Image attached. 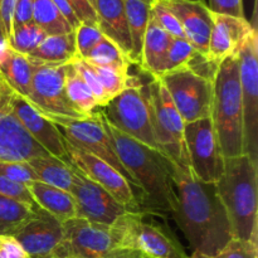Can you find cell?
I'll return each mask as SVG.
<instances>
[{
	"instance_id": "cell-1",
	"label": "cell",
	"mask_w": 258,
	"mask_h": 258,
	"mask_svg": "<svg viewBox=\"0 0 258 258\" xmlns=\"http://www.w3.org/2000/svg\"><path fill=\"white\" fill-rule=\"evenodd\" d=\"M170 173L176 199L173 217L193 253H218L233 237L216 183L198 180L190 169L173 161Z\"/></svg>"
},
{
	"instance_id": "cell-2",
	"label": "cell",
	"mask_w": 258,
	"mask_h": 258,
	"mask_svg": "<svg viewBox=\"0 0 258 258\" xmlns=\"http://www.w3.org/2000/svg\"><path fill=\"white\" fill-rule=\"evenodd\" d=\"M101 122L120 159L128 171L136 188L143 194L148 212L159 216H173L175 209V190L170 173V160L159 151L134 140L111 126L100 110Z\"/></svg>"
},
{
	"instance_id": "cell-3",
	"label": "cell",
	"mask_w": 258,
	"mask_h": 258,
	"mask_svg": "<svg viewBox=\"0 0 258 258\" xmlns=\"http://www.w3.org/2000/svg\"><path fill=\"white\" fill-rule=\"evenodd\" d=\"M216 186L233 239L257 244V161L247 154L224 159L223 174Z\"/></svg>"
},
{
	"instance_id": "cell-4",
	"label": "cell",
	"mask_w": 258,
	"mask_h": 258,
	"mask_svg": "<svg viewBox=\"0 0 258 258\" xmlns=\"http://www.w3.org/2000/svg\"><path fill=\"white\" fill-rule=\"evenodd\" d=\"M211 118L224 159L243 155V107L237 54L219 66L214 80Z\"/></svg>"
},
{
	"instance_id": "cell-5",
	"label": "cell",
	"mask_w": 258,
	"mask_h": 258,
	"mask_svg": "<svg viewBox=\"0 0 258 258\" xmlns=\"http://www.w3.org/2000/svg\"><path fill=\"white\" fill-rule=\"evenodd\" d=\"M64 239L58 258H146L134 249L121 248L112 226L73 218L63 223Z\"/></svg>"
},
{
	"instance_id": "cell-6",
	"label": "cell",
	"mask_w": 258,
	"mask_h": 258,
	"mask_svg": "<svg viewBox=\"0 0 258 258\" xmlns=\"http://www.w3.org/2000/svg\"><path fill=\"white\" fill-rule=\"evenodd\" d=\"M144 88L154 136L161 154L173 163L189 168L184 144L185 122L174 106L165 86L159 78H153L148 85L144 86Z\"/></svg>"
},
{
	"instance_id": "cell-7",
	"label": "cell",
	"mask_w": 258,
	"mask_h": 258,
	"mask_svg": "<svg viewBox=\"0 0 258 258\" xmlns=\"http://www.w3.org/2000/svg\"><path fill=\"white\" fill-rule=\"evenodd\" d=\"M111 226L121 248L134 249L149 258H186L185 251L165 227L145 221L144 212H126Z\"/></svg>"
},
{
	"instance_id": "cell-8",
	"label": "cell",
	"mask_w": 258,
	"mask_h": 258,
	"mask_svg": "<svg viewBox=\"0 0 258 258\" xmlns=\"http://www.w3.org/2000/svg\"><path fill=\"white\" fill-rule=\"evenodd\" d=\"M102 108L101 113L111 126L161 153L154 136L145 88L138 81L131 80L130 86Z\"/></svg>"
},
{
	"instance_id": "cell-9",
	"label": "cell",
	"mask_w": 258,
	"mask_h": 258,
	"mask_svg": "<svg viewBox=\"0 0 258 258\" xmlns=\"http://www.w3.org/2000/svg\"><path fill=\"white\" fill-rule=\"evenodd\" d=\"M32 88L27 101L48 120L52 118H87L78 112L67 97L64 88L66 70L70 64H49L33 59Z\"/></svg>"
},
{
	"instance_id": "cell-10",
	"label": "cell",
	"mask_w": 258,
	"mask_h": 258,
	"mask_svg": "<svg viewBox=\"0 0 258 258\" xmlns=\"http://www.w3.org/2000/svg\"><path fill=\"white\" fill-rule=\"evenodd\" d=\"M243 107L244 154L258 159V37L254 30L237 52Z\"/></svg>"
},
{
	"instance_id": "cell-11",
	"label": "cell",
	"mask_w": 258,
	"mask_h": 258,
	"mask_svg": "<svg viewBox=\"0 0 258 258\" xmlns=\"http://www.w3.org/2000/svg\"><path fill=\"white\" fill-rule=\"evenodd\" d=\"M184 144L191 174L203 183H217L224 170V156L212 118L185 123Z\"/></svg>"
},
{
	"instance_id": "cell-12",
	"label": "cell",
	"mask_w": 258,
	"mask_h": 258,
	"mask_svg": "<svg viewBox=\"0 0 258 258\" xmlns=\"http://www.w3.org/2000/svg\"><path fill=\"white\" fill-rule=\"evenodd\" d=\"M159 80L165 86L174 106L185 123L212 116L214 83L186 68L165 73Z\"/></svg>"
},
{
	"instance_id": "cell-13",
	"label": "cell",
	"mask_w": 258,
	"mask_h": 258,
	"mask_svg": "<svg viewBox=\"0 0 258 258\" xmlns=\"http://www.w3.org/2000/svg\"><path fill=\"white\" fill-rule=\"evenodd\" d=\"M53 123L57 126L60 135L63 139L72 144L73 146L92 155L97 156L101 160L106 161L108 165L112 166L115 170H117L130 185H135L133 178L128 174V171L123 168L103 128L101 122L100 110L96 111L92 116L85 118V120H72V118H52Z\"/></svg>"
},
{
	"instance_id": "cell-14",
	"label": "cell",
	"mask_w": 258,
	"mask_h": 258,
	"mask_svg": "<svg viewBox=\"0 0 258 258\" xmlns=\"http://www.w3.org/2000/svg\"><path fill=\"white\" fill-rule=\"evenodd\" d=\"M72 173L73 181L70 193L75 201L77 218L111 226L118 217L126 212H131L127 207L118 203L107 190L90 180L73 165Z\"/></svg>"
},
{
	"instance_id": "cell-15",
	"label": "cell",
	"mask_w": 258,
	"mask_h": 258,
	"mask_svg": "<svg viewBox=\"0 0 258 258\" xmlns=\"http://www.w3.org/2000/svg\"><path fill=\"white\" fill-rule=\"evenodd\" d=\"M12 90L5 87L0 98V161L27 163L50 154L29 135L10 106Z\"/></svg>"
},
{
	"instance_id": "cell-16",
	"label": "cell",
	"mask_w": 258,
	"mask_h": 258,
	"mask_svg": "<svg viewBox=\"0 0 258 258\" xmlns=\"http://www.w3.org/2000/svg\"><path fill=\"white\" fill-rule=\"evenodd\" d=\"M64 148L71 164L76 166L83 175L102 186L118 203L127 207L131 212H139L133 186L117 170L97 156L73 146L66 139Z\"/></svg>"
},
{
	"instance_id": "cell-17",
	"label": "cell",
	"mask_w": 258,
	"mask_h": 258,
	"mask_svg": "<svg viewBox=\"0 0 258 258\" xmlns=\"http://www.w3.org/2000/svg\"><path fill=\"white\" fill-rule=\"evenodd\" d=\"M13 238L29 258L55 257L64 239V229L60 222L39 208L37 217L23 226Z\"/></svg>"
},
{
	"instance_id": "cell-18",
	"label": "cell",
	"mask_w": 258,
	"mask_h": 258,
	"mask_svg": "<svg viewBox=\"0 0 258 258\" xmlns=\"http://www.w3.org/2000/svg\"><path fill=\"white\" fill-rule=\"evenodd\" d=\"M10 106L25 130L42 148L59 160L66 163L70 161L66 153L64 139L52 121L44 117L42 113L32 107L25 98L20 97L13 91L10 95Z\"/></svg>"
},
{
	"instance_id": "cell-19",
	"label": "cell",
	"mask_w": 258,
	"mask_h": 258,
	"mask_svg": "<svg viewBox=\"0 0 258 258\" xmlns=\"http://www.w3.org/2000/svg\"><path fill=\"white\" fill-rule=\"evenodd\" d=\"M213 27L209 38L207 55L221 66L222 62L237 54L244 40L254 32V28L246 18L212 13Z\"/></svg>"
},
{
	"instance_id": "cell-20",
	"label": "cell",
	"mask_w": 258,
	"mask_h": 258,
	"mask_svg": "<svg viewBox=\"0 0 258 258\" xmlns=\"http://www.w3.org/2000/svg\"><path fill=\"white\" fill-rule=\"evenodd\" d=\"M180 23L186 40L198 52L207 54L213 18L206 2L161 0Z\"/></svg>"
},
{
	"instance_id": "cell-21",
	"label": "cell",
	"mask_w": 258,
	"mask_h": 258,
	"mask_svg": "<svg viewBox=\"0 0 258 258\" xmlns=\"http://www.w3.org/2000/svg\"><path fill=\"white\" fill-rule=\"evenodd\" d=\"M97 27L130 60L131 38L123 0H96Z\"/></svg>"
},
{
	"instance_id": "cell-22",
	"label": "cell",
	"mask_w": 258,
	"mask_h": 258,
	"mask_svg": "<svg viewBox=\"0 0 258 258\" xmlns=\"http://www.w3.org/2000/svg\"><path fill=\"white\" fill-rule=\"evenodd\" d=\"M173 39L150 15L141 48V70L153 78H160L165 71L166 55Z\"/></svg>"
},
{
	"instance_id": "cell-23",
	"label": "cell",
	"mask_w": 258,
	"mask_h": 258,
	"mask_svg": "<svg viewBox=\"0 0 258 258\" xmlns=\"http://www.w3.org/2000/svg\"><path fill=\"white\" fill-rule=\"evenodd\" d=\"M27 188L35 204L62 224L77 218L76 204L71 193L39 180L30 181L27 184Z\"/></svg>"
},
{
	"instance_id": "cell-24",
	"label": "cell",
	"mask_w": 258,
	"mask_h": 258,
	"mask_svg": "<svg viewBox=\"0 0 258 258\" xmlns=\"http://www.w3.org/2000/svg\"><path fill=\"white\" fill-rule=\"evenodd\" d=\"M28 57L49 64H68L78 60L75 30L67 34L48 35Z\"/></svg>"
},
{
	"instance_id": "cell-25",
	"label": "cell",
	"mask_w": 258,
	"mask_h": 258,
	"mask_svg": "<svg viewBox=\"0 0 258 258\" xmlns=\"http://www.w3.org/2000/svg\"><path fill=\"white\" fill-rule=\"evenodd\" d=\"M34 62L28 55L10 50L7 59L0 64V76L8 87L27 100L32 88Z\"/></svg>"
},
{
	"instance_id": "cell-26",
	"label": "cell",
	"mask_w": 258,
	"mask_h": 258,
	"mask_svg": "<svg viewBox=\"0 0 258 258\" xmlns=\"http://www.w3.org/2000/svg\"><path fill=\"white\" fill-rule=\"evenodd\" d=\"M126 18H127L128 32L131 38L130 63L140 66L141 48L144 35L150 19V2L146 0H123Z\"/></svg>"
},
{
	"instance_id": "cell-27",
	"label": "cell",
	"mask_w": 258,
	"mask_h": 258,
	"mask_svg": "<svg viewBox=\"0 0 258 258\" xmlns=\"http://www.w3.org/2000/svg\"><path fill=\"white\" fill-rule=\"evenodd\" d=\"M27 163L33 169L38 180L70 193L73 181L71 161L66 163L49 155L30 159Z\"/></svg>"
},
{
	"instance_id": "cell-28",
	"label": "cell",
	"mask_w": 258,
	"mask_h": 258,
	"mask_svg": "<svg viewBox=\"0 0 258 258\" xmlns=\"http://www.w3.org/2000/svg\"><path fill=\"white\" fill-rule=\"evenodd\" d=\"M38 209V206L0 196V237L14 236L23 226L37 217Z\"/></svg>"
},
{
	"instance_id": "cell-29",
	"label": "cell",
	"mask_w": 258,
	"mask_h": 258,
	"mask_svg": "<svg viewBox=\"0 0 258 258\" xmlns=\"http://www.w3.org/2000/svg\"><path fill=\"white\" fill-rule=\"evenodd\" d=\"M64 88L71 105L83 116L90 117L97 111L98 106L92 92L72 63H70L66 70Z\"/></svg>"
},
{
	"instance_id": "cell-30",
	"label": "cell",
	"mask_w": 258,
	"mask_h": 258,
	"mask_svg": "<svg viewBox=\"0 0 258 258\" xmlns=\"http://www.w3.org/2000/svg\"><path fill=\"white\" fill-rule=\"evenodd\" d=\"M33 23L44 30L47 35L67 34L73 32L70 23L60 14L52 0H34Z\"/></svg>"
},
{
	"instance_id": "cell-31",
	"label": "cell",
	"mask_w": 258,
	"mask_h": 258,
	"mask_svg": "<svg viewBox=\"0 0 258 258\" xmlns=\"http://www.w3.org/2000/svg\"><path fill=\"white\" fill-rule=\"evenodd\" d=\"M105 88L110 101L122 93L130 86L131 80L127 66H95L90 64Z\"/></svg>"
},
{
	"instance_id": "cell-32",
	"label": "cell",
	"mask_w": 258,
	"mask_h": 258,
	"mask_svg": "<svg viewBox=\"0 0 258 258\" xmlns=\"http://www.w3.org/2000/svg\"><path fill=\"white\" fill-rule=\"evenodd\" d=\"M47 37L44 30L40 29L35 23L30 22L13 28L9 45L14 52L29 55Z\"/></svg>"
},
{
	"instance_id": "cell-33",
	"label": "cell",
	"mask_w": 258,
	"mask_h": 258,
	"mask_svg": "<svg viewBox=\"0 0 258 258\" xmlns=\"http://www.w3.org/2000/svg\"><path fill=\"white\" fill-rule=\"evenodd\" d=\"M83 60L88 64L95 66H127L130 67L131 64L125 53L105 35Z\"/></svg>"
},
{
	"instance_id": "cell-34",
	"label": "cell",
	"mask_w": 258,
	"mask_h": 258,
	"mask_svg": "<svg viewBox=\"0 0 258 258\" xmlns=\"http://www.w3.org/2000/svg\"><path fill=\"white\" fill-rule=\"evenodd\" d=\"M150 15L171 37L186 40L185 34H184L183 28H181L179 20L176 19L175 15L166 8V5L161 0H153L151 2Z\"/></svg>"
},
{
	"instance_id": "cell-35",
	"label": "cell",
	"mask_w": 258,
	"mask_h": 258,
	"mask_svg": "<svg viewBox=\"0 0 258 258\" xmlns=\"http://www.w3.org/2000/svg\"><path fill=\"white\" fill-rule=\"evenodd\" d=\"M194 50H196V48L188 40L174 38L168 50V55H166L164 75L185 67L186 62L189 60L190 55L193 54Z\"/></svg>"
},
{
	"instance_id": "cell-36",
	"label": "cell",
	"mask_w": 258,
	"mask_h": 258,
	"mask_svg": "<svg viewBox=\"0 0 258 258\" xmlns=\"http://www.w3.org/2000/svg\"><path fill=\"white\" fill-rule=\"evenodd\" d=\"M72 64L73 67L77 70V72L80 73L81 77L83 78V81H85V83L87 85V87L90 88L91 92H92L98 107H105V106L110 102V98H108L107 93H106L105 88L101 85L100 80H98V77L96 76V73L93 72L92 67L82 59L75 60Z\"/></svg>"
},
{
	"instance_id": "cell-37",
	"label": "cell",
	"mask_w": 258,
	"mask_h": 258,
	"mask_svg": "<svg viewBox=\"0 0 258 258\" xmlns=\"http://www.w3.org/2000/svg\"><path fill=\"white\" fill-rule=\"evenodd\" d=\"M189 258H258V247L252 242L232 239L218 253L212 256L193 253Z\"/></svg>"
},
{
	"instance_id": "cell-38",
	"label": "cell",
	"mask_w": 258,
	"mask_h": 258,
	"mask_svg": "<svg viewBox=\"0 0 258 258\" xmlns=\"http://www.w3.org/2000/svg\"><path fill=\"white\" fill-rule=\"evenodd\" d=\"M76 45H77L78 59H85L92 48L103 38V34L97 25L80 24L75 29Z\"/></svg>"
},
{
	"instance_id": "cell-39",
	"label": "cell",
	"mask_w": 258,
	"mask_h": 258,
	"mask_svg": "<svg viewBox=\"0 0 258 258\" xmlns=\"http://www.w3.org/2000/svg\"><path fill=\"white\" fill-rule=\"evenodd\" d=\"M184 68L190 71L191 73H194L198 77H202L214 83V80H216L217 73H218L219 70V64H217L207 54H203V53L198 52L196 49Z\"/></svg>"
},
{
	"instance_id": "cell-40",
	"label": "cell",
	"mask_w": 258,
	"mask_h": 258,
	"mask_svg": "<svg viewBox=\"0 0 258 258\" xmlns=\"http://www.w3.org/2000/svg\"><path fill=\"white\" fill-rule=\"evenodd\" d=\"M0 175L27 185L33 180H38L37 175L28 163H3L0 161Z\"/></svg>"
},
{
	"instance_id": "cell-41",
	"label": "cell",
	"mask_w": 258,
	"mask_h": 258,
	"mask_svg": "<svg viewBox=\"0 0 258 258\" xmlns=\"http://www.w3.org/2000/svg\"><path fill=\"white\" fill-rule=\"evenodd\" d=\"M0 196L9 197V198L15 199V201L23 202V203L30 204V206H37L33 201L27 185L15 183L5 176L0 175Z\"/></svg>"
},
{
	"instance_id": "cell-42",
	"label": "cell",
	"mask_w": 258,
	"mask_h": 258,
	"mask_svg": "<svg viewBox=\"0 0 258 258\" xmlns=\"http://www.w3.org/2000/svg\"><path fill=\"white\" fill-rule=\"evenodd\" d=\"M81 24L97 25L96 0H67Z\"/></svg>"
},
{
	"instance_id": "cell-43",
	"label": "cell",
	"mask_w": 258,
	"mask_h": 258,
	"mask_svg": "<svg viewBox=\"0 0 258 258\" xmlns=\"http://www.w3.org/2000/svg\"><path fill=\"white\" fill-rule=\"evenodd\" d=\"M209 10L212 13L244 18L243 0H208Z\"/></svg>"
},
{
	"instance_id": "cell-44",
	"label": "cell",
	"mask_w": 258,
	"mask_h": 258,
	"mask_svg": "<svg viewBox=\"0 0 258 258\" xmlns=\"http://www.w3.org/2000/svg\"><path fill=\"white\" fill-rule=\"evenodd\" d=\"M33 4L34 0H17L13 17V28L33 22Z\"/></svg>"
},
{
	"instance_id": "cell-45",
	"label": "cell",
	"mask_w": 258,
	"mask_h": 258,
	"mask_svg": "<svg viewBox=\"0 0 258 258\" xmlns=\"http://www.w3.org/2000/svg\"><path fill=\"white\" fill-rule=\"evenodd\" d=\"M17 0H0V20H2L4 34L9 42L13 30V17Z\"/></svg>"
},
{
	"instance_id": "cell-46",
	"label": "cell",
	"mask_w": 258,
	"mask_h": 258,
	"mask_svg": "<svg viewBox=\"0 0 258 258\" xmlns=\"http://www.w3.org/2000/svg\"><path fill=\"white\" fill-rule=\"evenodd\" d=\"M0 258H29L13 237H0Z\"/></svg>"
},
{
	"instance_id": "cell-47",
	"label": "cell",
	"mask_w": 258,
	"mask_h": 258,
	"mask_svg": "<svg viewBox=\"0 0 258 258\" xmlns=\"http://www.w3.org/2000/svg\"><path fill=\"white\" fill-rule=\"evenodd\" d=\"M52 2H53V4L57 7V9L59 10L60 14L64 17V19L70 23V25L72 27V29L75 30L76 28L81 24V23L78 22L77 17L75 15V13H73L72 8L70 7V4L67 3V0H52Z\"/></svg>"
},
{
	"instance_id": "cell-48",
	"label": "cell",
	"mask_w": 258,
	"mask_h": 258,
	"mask_svg": "<svg viewBox=\"0 0 258 258\" xmlns=\"http://www.w3.org/2000/svg\"><path fill=\"white\" fill-rule=\"evenodd\" d=\"M5 87H7V83L4 82V80H3L2 76H0V98H2V95H3V92H4Z\"/></svg>"
},
{
	"instance_id": "cell-49",
	"label": "cell",
	"mask_w": 258,
	"mask_h": 258,
	"mask_svg": "<svg viewBox=\"0 0 258 258\" xmlns=\"http://www.w3.org/2000/svg\"><path fill=\"white\" fill-rule=\"evenodd\" d=\"M0 40H8L7 37H5V34H4V29H3L2 20H0Z\"/></svg>"
},
{
	"instance_id": "cell-50",
	"label": "cell",
	"mask_w": 258,
	"mask_h": 258,
	"mask_svg": "<svg viewBox=\"0 0 258 258\" xmlns=\"http://www.w3.org/2000/svg\"><path fill=\"white\" fill-rule=\"evenodd\" d=\"M191 2H204V0H191Z\"/></svg>"
},
{
	"instance_id": "cell-51",
	"label": "cell",
	"mask_w": 258,
	"mask_h": 258,
	"mask_svg": "<svg viewBox=\"0 0 258 258\" xmlns=\"http://www.w3.org/2000/svg\"><path fill=\"white\" fill-rule=\"evenodd\" d=\"M146 2H150L151 3V2H153V0H146Z\"/></svg>"
},
{
	"instance_id": "cell-52",
	"label": "cell",
	"mask_w": 258,
	"mask_h": 258,
	"mask_svg": "<svg viewBox=\"0 0 258 258\" xmlns=\"http://www.w3.org/2000/svg\"><path fill=\"white\" fill-rule=\"evenodd\" d=\"M66 258H76V257H66Z\"/></svg>"
},
{
	"instance_id": "cell-53",
	"label": "cell",
	"mask_w": 258,
	"mask_h": 258,
	"mask_svg": "<svg viewBox=\"0 0 258 258\" xmlns=\"http://www.w3.org/2000/svg\"><path fill=\"white\" fill-rule=\"evenodd\" d=\"M49 258H58V257H49Z\"/></svg>"
},
{
	"instance_id": "cell-54",
	"label": "cell",
	"mask_w": 258,
	"mask_h": 258,
	"mask_svg": "<svg viewBox=\"0 0 258 258\" xmlns=\"http://www.w3.org/2000/svg\"><path fill=\"white\" fill-rule=\"evenodd\" d=\"M146 258H149V257H146ZM186 258H189V257H186Z\"/></svg>"
}]
</instances>
